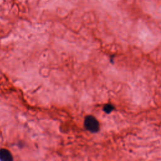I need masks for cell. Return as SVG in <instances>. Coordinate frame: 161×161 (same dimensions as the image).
<instances>
[{
	"instance_id": "7a4b0ae2",
	"label": "cell",
	"mask_w": 161,
	"mask_h": 161,
	"mask_svg": "<svg viewBox=\"0 0 161 161\" xmlns=\"http://www.w3.org/2000/svg\"><path fill=\"white\" fill-rule=\"evenodd\" d=\"M0 160L3 161L12 160L13 157L9 151L6 149H1L0 150Z\"/></svg>"
},
{
	"instance_id": "3957f363",
	"label": "cell",
	"mask_w": 161,
	"mask_h": 161,
	"mask_svg": "<svg viewBox=\"0 0 161 161\" xmlns=\"http://www.w3.org/2000/svg\"><path fill=\"white\" fill-rule=\"evenodd\" d=\"M114 108L112 104H108L104 105V106L103 108V109H104V112H106V113H109L114 109Z\"/></svg>"
},
{
	"instance_id": "6da1fadb",
	"label": "cell",
	"mask_w": 161,
	"mask_h": 161,
	"mask_svg": "<svg viewBox=\"0 0 161 161\" xmlns=\"http://www.w3.org/2000/svg\"><path fill=\"white\" fill-rule=\"evenodd\" d=\"M86 128L91 132H97L99 129L98 121L92 116H87L84 119Z\"/></svg>"
}]
</instances>
